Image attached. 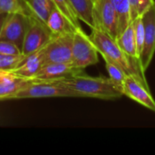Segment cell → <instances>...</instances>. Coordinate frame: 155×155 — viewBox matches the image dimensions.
Here are the masks:
<instances>
[{"label": "cell", "instance_id": "6da1fadb", "mask_svg": "<svg viewBox=\"0 0 155 155\" xmlns=\"http://www.w3.org/2000/svg\"><path fill=\"white\" fill-rule=\"evenodd\" d=\"M90 38L97 48L99 54L103 55L104 59H108L115 63L124 69L127 75L134 76L148 87L144 79V73H143L141 69L140 62L129 58L120 48L115 39L98 28L93 29Z\"/></svg>", "mask_w": 155, "mask_h": 155}, {"label": "cell", "instance_id": "7a4b0ae2", "mask_svg": "<svg viewBox=\"0 0 155 155\" xmlns=\"http://www.w3.org/2000/svg\"><path fill=\"white\" fill-rule=\"evenodd\" d=\"M62 82L77 93L80 97L113 100L124 95L123 92L113 81L106 77H92L77 74L71 77L62 79Z\"/></svg>", "mask_w": 155, "mask_h": 155}, {"label": "cell", "instance_id": "3957f363", "mask_svg": "<svg viewBox=\"0 0 155 155\" xmlns=\"http://www.w3.org/2000/svg\"><path fill=\"white\" fill-rule=\"evenodd\" d=\"M47 97H80L77 93L66 86L62 80L35 81L18 92L14 99L47 98Z\"/></svg>", "mask_w": 155, "mask_h": 155}, {"label": "cell", "instance_id": "277c9868", "mask_svg": "<svg viewBox=\"0 0 155 155\" xmlns=\"http://www.w3.org/2000/svg\"><path fill=\"white\" fill-rule=\"evenodd\" d=\"M98 50L94 44L84 30L78 29L74 34V43L72 51V64L83 71L89 65L98 63Z\"/></svg>", "mask_w": 155, "mask_h": 155}, {"label": "cell", "instance_id": "5b68a950", "mask_svg": "<svg viewBox=\"0 0 155 155\" xmlns=\"http://www.w3.org/2000/svg\"><path fill=\"white\" fill-rule=\"evenodd\" d=\"M53 37L54 35L47 25L31 15L30 24L24 39L22 54L28 56L42 50Z\"/></svg>", "mask_w": 155, "mask_h": 155}, {"label": "cell", "instance_id": "8992f818", "mask_svg": "<svg viewBox=\"0 0 155 155\" xmlns=\"http://www.w3.org/2000/svg\"><path fill=\"white\" fill-rule=\"evenodd\" d=\"M74 34L67 33L54 36L43 48L45 63L72 64Z\"/></svg>", "mask_w": 155, "mask_h": 155}, {"label": "cell", "instance_id": "52a82bcc", "mask_svg": "<svg viewBox=\"0 0 155 155\" xmlns=\"http://www.w3.org/2000/svg\"><path fill=\"white\" fill-rule=\"evenodd\" d=\"M94 15L95 28H98L114 39L118 36V15L113 0H94Z\"/></svg>", "mask_w": 155, "mask_h": 155}, {"label": "cell", "instance_id": "ba28073f", "mask_svg": "<svg viewBox=\"0 0 155 155\" xmlns=\"http://www.w3.org/2000/svg\"><path fill=\"white\" fill-rule=\"evenodd\" d=\"M30 16L20 13L8 14L0 39L14 43L22 51L24 39L30 24Z\"/></svg>", "mask_w": 155, "mask_h": 155}, {"label": "cell", "instance_id": "9c48e42d", "mask_svg": "<svg viewBox=\"0 0 155 155\" xmlns=\"http://www.w3.org/2000/svg\"><path fill=\"white\" fill-rule=\"evenodd\" d=\"M144 27V43L140 56V65L143 73L150 66L155 54V3L142 15Z\"/></svg>", "mask_w": 155, "mask_h": 155}, {"label": "cell", "instance_id": "30bf717a", "mask_svg": "<svg viewBox=\"0 0 155 155\" xmlns=\"http://www.w3.org/2000/svg\"><path fill=\"white\" fill-rule=\"evenodd\" d=\"M123 94L149 110L155 112V100L152 96L149 88L134 76L126 75L124 83Z\"/></svg>", "mask_w": 155, "mask_h": 155}, {"label": "cell", "instance_id": "8fae6325", "mask_svg": "<svg viewBox=\"0 0 155 155\" xmlns=\"http://www.w3.org/2000/svg\"><path fill=\"white\" fill-rule=\"evenodd\" d=\"M81 72L72 64L48 63L42 66L33 79L35 81H56L71 77Z\"/></svg>", "mask_w": 155, "mask_h": 155}, {"label": "cell", "instance_id": "7c38bea8", "mask_svg": "<svg viewBox=\"0 0 155 155\" xmlns=\"http://www.w3.org/2000/svg\"><path fill=\"white\" fill-rule=\"evenodd\" d=\"M45 64L44 52L42 49L36 53L25 56L19 65L11 73L18 77L33 79Z\"/></svg>", "mask_w": 155, "mask_h": 155}, {"label": "cell", "instance_id": "4fadbf2b", "mask_svg": "<svg viewBox=\"0 0 155 155\" xmlns=\"http://www.w3.org/2000/svg\"><path fill=\"white\" fill-rule=\"evenodd\" d=\"M45 25L52 32L54 36L67 33H74L77 30L57 7L51 12Z\"/></svg>", "mask_w": 155, "mask_h": 155}, {"label": "cell", "instance_id": "5bb4252c", "mask_svg": "<svg viewBox=\"0 0 155 155\" xmlns=\"http://www.w3.org/2000/svg\"><path fill=\"white\" fill-rule=\"evenodd\" d=\"M35 82L34 79L12 75L0 83V100L14 99L15 95Z\"/></svg>", "mask_w": 155, "mask_h": 155}, {"label": "cell", "instance_id": "9a60e30c", "mask_svg": "<svg viewBox=\"0 0 155 155\" xmlns=\"http://www.w3.org/2000/svg\"><path fill=\"white\" fill-rule=\"evenodd\" d=\"M116 42L120 48L129 58L140 62L137 53V44L133 22L117 36Z\"/></svg>", "mask_w": 155, "mask_h": 155}, {"label": "cell", "instance_id": "2e32d148", "mask_svg": "<svg viewBox=\"0 0 155 155\" xmlns=\"http://www.w3.org/2000/svg\"><path fill=\"white\" fill-rule=\"evenodd\" d=\"M73 9L79 20L93 29H95L94 7V0H70Z\"/></svg>", "mask_w": 155, "mask_h": 155}, {"label": "cell", "instance_id": "e0dca14e", "mask_svg": "<svg viewBox=\"0 0 155 155\" xmlns=\"http://www.w3.org/2000/svg\"><path fill=\"white\" fill-rule=\"evenodd\" d=\"M31 14L43 23H46L51 12L56 7L53 0H27Z\"/></svg>", "mask_w": 155, "mask_h": 155}, {"label": "cell", "instance_id": "ac0fdd59", "mask_svg": "<svg viewBox=\"0 0 155 155\" xmlns=\"http://www.w3.org/2000/svg\"><path fill=\"white\" fill-rule=\"evenodd\" d=\"M118 15V35L132 23L128 0H113Z\"/></svg>", "mask_w": 155, "mask_h": 155}, {"label": "cell", "instance_id": "d6986e66", "mask_svg": "<svg viewBox=\"0 0 155 155\" xmlns=\"http://www.w3.org/2000/svg\"><path fill=\"white\" fill-rule=\"evenodd\" d=\"M0 13H20L26 15H32L25 0H0Z\"/></svg>", "mask_w": 155, "mask_h": 155}, {"label": "cell", "instance_id": "ffe728a7", "mask_svg": "<svg viewBox=\"0 0 155 155\" xmlns=\"http://www.w3.org/2000/svg\"><path fill=\"white\" fill-rule=\"evenodd\" d=\"M104 61H105V66H106L107 72L110 75L109 78L123 92L124 83L125 77L127 75L126 73L124 71V69L122 67H120L115 63H114L108 59H104Z\"/></svg>", "mask_w": 155, "mask_h": 155}, {"label": "cell", "instance_id": "44dd1931", "mask_svg": "<svg viewBox=\"0 0 155 155\" xmlns=\"http://www.w3.org/2000/svg\"><path fill=\"white\" fill-rule=\"evenodd\" d=\"M55 6L67 17V19L73 24V25L78 30L81 29V25L79 23V19L76 16L73 6L70 3V0H53Z\"/></svg>", "mask_w": 155, "mask_h": 155}, {"label": "cell", "instance_id": "7402d4cb", "mask_svg": "<svg viewBox=\"0 0 155 155\" xmlns=\"http://www.w3.org/2000/svg\"><path fill=\"white\" fill-rule=\"evenodd\" d=\"M25 57V56L23 54L9 55L0 54V71L12 72L19 65V64L23 61Z\"/></svg>", "mask_w": 155, "mask_h": 155}, {"label": "cell", "instance_id": "603a6c76", "mask_svg": "<svg viewBox=\"0 0 155 155\" xmlns=\"http://www.w3.org/2000/svg\"><path fill=\"white\" fill-rule=\"evenodd\" d=\"M134 26V33H135V39L137 44V53L140 60V56L143 51V43H144V27L142 15L136 17L134 21H132Z\"/></svg>", "mask_w": 155, "mask_h": 155}, {"label": "cell", "instance_id": "cb8c5ba5", "mask_svg": "<svg viewBox=\"0 0 155 155\" xmlns=\"http://www.w3.org/2000/svg\"><path fill=\"white\" fill-rule=\"evenodd\" d=\"M0 54L9 55H20L22 51L14 43L0 39Z\"/></svg>", "mask_w": 155, "mask_h": 155}, {"label": "cell", "instance_id": "d4e9b609", "mask_svg": "<svg viewBox=\"0 0 155 155\" xmlns=\"http://www.w3.org/2000/svg\"><path fill=\"white\" fill-rule=\"evenodd\" d=\"M130 5V11H131V19L134 21L136 18V4L137 0H128Z\"/></svg>", "mask_w": 155, "mask_h": 155}, {"label": "cell", "instance_id": "484cf974", "mask_svg": "<svg viewBox=\"0 0 155 155\" xmlns=\"http://www.w3.org/2000/svg\"><path fill=\"white\" fill-rule=\"evenodd\" d=\"M7 15H8V14L0 13V35H1V33H2V30H3V27L5 25V22L7 18Z\"/></svg>", "mask_w": 155, "mask_h": 155}, {"label": "cell", "instance_id": "4316f807", "mask_svg": "<svg viewBox=\"0 0 155 155\" xmlns=\"http://www.w3.org/2000/svg\"><path fill=\"white\" fill-rule=\"evenodd\" d=\"M13 74L11 72H4V71H0V83L4 80H5L6 78L12 76Z\"/></svg>", "mask_w": 155, "mask_h": 155}, {"label": "cell", "instance_id": "83f0119b", "mask_svg": "<svg viewBox=\"0 0 155 155\" xmlns=\"http://www.w3.org/2000/svg\"><path fill=\"white\" fill-rule=\"evenodd\" d=\"M25 1H27V0H25Z\"/></svg>", "mask_w": 155, "mask_h": 155}]
</instances>
